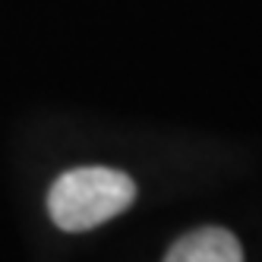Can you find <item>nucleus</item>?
Instances as JSON below:
<instances>
[{"mask_svg":"<svg viewBox=\"0 0 262 262\" xmlns=\"http://www.w3.org/2000/svg\"><path fill=\"white\" fill-rule=\"evenodd\" d=\"M136 199V183L114 167H76L54 180L48 193L51 221L60 231L79 234L117 218Z\"/></svg>","mask_w":262,"mask_h":262,"instance_id":"obj_1","label":"nucleus"},{"mask_svg":"<svg viewBox=\"0 0 262 262\" xmlns=\"http://www.w3.org/2000/svg\"><path fill=\"white\" fill-rule=\"evenodd\" d=\"M164 262H243V250L231 231L224 228H199L183 234Z\"/></svg>","mask_w":262,"mask_h":262,"instance_id":"obj_2","label":"nucleus"}]
</instances>
